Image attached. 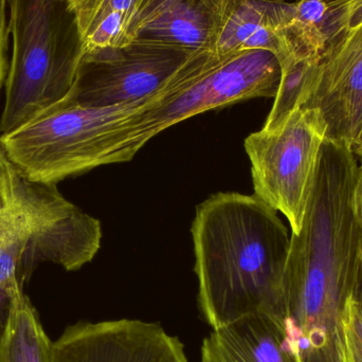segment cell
Instances as JSON below:
<instances>
[{
  "label": "cell",
  "mask_w": 362,
  "mask_h": 362,
  "mask_svg": "<svg viewBox=\"0 0 362 362\" xmlns=\"http://www.w3.org/2000/svg\"><path fill=\"white\" fill-rule=\"evenodd\" d=\"M181 69L154 97L112 107L52 106L12 133L0 136L10 160L31 180L57 185L101 165L127 163L141 150L133 117L140 110L177 97L191 84Z\"/></svg>",
  "instance_id": "3957f363"
},
{
  "label": "cell",
  "mask_w": 362,
  "mask_h": 362,
  "mask_svg": "<svg viewBox=\"0 0 362 362\" xmlns=\"http://www.w3.org/2000/svg\"><path fill=\"white\" fill-rule=\"evenodd\" d=\"M321 59H287L281 63V82L274 105L263 129L280 124L291 112L312 99L318 80Z\"/></svg>",
  "instance_id": "9a60e30c"
},
{
  "label": "cell",
  "mask_w": 362,
  "mask_h": 362,
  "mask_svg": "<svg viewBox=\"0 0 362 362\" xmlns=\"http://www.w3.org/2000/svg\"><path fill=\"white\" fill-rule=\"evenodd\" d=\"M198 304L213 329L243 317L284 319L291 236L257 195L217 193L196 208L192 225Z\"/></svg>",
  "instance_id": "6da1fadb"
},
{
  "label": "cell",
  "mask_w": 362,
  "mask_h": 362,
  "mask_svg": "<svg viewBox=\"0 0 362 362\" xmlns=\"http://www.w3.org/2000/svg\"><path fill=\"white\" fill-rule=\"evenodd\" d=\"M355 155H356L357 159L359 163L362 161V124L361 127V132H359L358 137H357L356 144H355L354 148H353Z\"/></svg>",
  "instance_id": "7402d4cb"
},
{
  "label": "cell",
  "mask_w": 362,
  "mask_h": 362,
  "mask_svg": "<svg viewBox=\"0 0 362 362\" xmlns=\"http://www.w3.org/2000/svg\"><path fill=\"white\" fill-rule=\"evenodd\" d=\"M195 51L150 38L86 51L62 102L103 108L144 101L163 91Z\"/></svg>",
  "instance_id": "8992f818"
},
{
  "label": "cell",
  "mask_w": 362,
  "mask_h": 362,
  "mask_svg": "<svg viewBox=\"0 0 362 362\" xmlns=\"http://www.w3.org/2000/svg\"><path fill=\"white\" fill-rule=\"evenodd\" d=\"M322 1H325V2H334V1H337V0H322Z\"/></svg>",
  "instance_id": "603a6c76"
},
{
  "label": "cell",
  "mask_w": 362,
  "mask_h": 362,
  "mask_svg": "<svg viewBox=\"0 0 362 362\" xmlns=\"http://www.w3.org/2000/svg\"><path fill=\"white\" fill-rule=\"evenodd\" d=\"M53 362H189L177 337L141 320L81 321L53 342Z\"/></svg>",
  "instance_id": "ba28073f"
},
{
  "label": "cell",
  "mask_w": 362,
  "mask_h": 362,
  "mask_svg": "<svg viewBox=\"0 0 362 362\" xmlns=\"http://www.w3.org/2000/svg\"><path fill=\"white\" fill-rule=\"evenodd\" d=\"M218 19V23L231 13L236 6L249 0H202ZM262 1L283 2L286 0H262Z\"/></svg>",
  "instance_id": "ffe728a7"
},
{
  "label": "cell",
  "mask_w": 362,
  "mask_h": 362,
  "mask_svg": "<svg viewBox=\"0 0 362 362\" xmlns=\"http://www.w3.org/2000/svg\"><path fill=\"white\" fill-rule=\"evenodd\" d=\"M0 362H53V342L23 287L11 296L0 334Z\"/></svg>",
  "instance_id": "5bb4252c"
},
{
  "label": "cell",
  "mask_w": 362,
  "mask_h": 362,
  "mask_svg": "<svg viewBox=\"0 0 362 362\" xmlns=\"http://www.w3.org/2000/svg\"><path fill=\"white\" fill-rule=\"evenodd\" d=\"M344 362H362V308L353 293L346 299L342 314Z\"/></svg>",
  "instance_id": "2e32d148"
},
{
  "label": "cell",
  "mask_w": 362,
  "mask_h": 362,
  "mask_svg": "<svg viewBox=\"0 0 362 362\" xmlns=\"http://www.w3.org/2000/svg\"><path fill=\"white\" fill-rule=\"evenodd\" d=\"M278 57L253 50L227 55L171 101L140 110L133 118L136 139L144 148L169 127L208 110L255 98H276L281 82Z\"/></svg>",
  "instance_id": "52a82bcc"
},
{
  "label": "cell",
  "mask_w": 362,
  "mask_h": 362,
  "mask_svg": "<svg viewBox=\"0 0 362 362\" xmlns=\"http://www.w3.org/2000/svg\"><path fill=\"white\" fill-rule=\"evenodd\" d=\"M217 25L218 19L202 0H148L138 21V38L210 50Z\"/></svg>",
  "instance_id": "8fae6325"
},
{
  "label": "cell",
  "mask_w": 362,
  "mask_h": 362,
  "mask_svg": "<svg viewBox=\"0 0 362 362\" xmlns=\"http://www.w3.org/2000/svg\"><path fill=\"white\" fill-rule=\"evenodd\" d=\"M327 25L332 37L362 25V0L327 2Z\"/></svg>",
  "instance_id": "e0dca14e"
},
{
  "label": "cell",
  "mask_w": 362,
  "mask_h": 362,
  "mask_svg": "<svg viewBox=\"0 0 362 362\" xmlns=\"http://www.w3.org/2000/svg\"><path fill=\"white\" fill-rule=\"evenodd\" d=\"M8 4L12 53L1 135L65 100L85 53L69 0H8Z\"/></svg>",
  "instance_id": "277c9868"
},
{
  "label": "cell",
  "mask_w": 362,
  "mask_h": 362,
  "mask_svg": "<svg viewBox=\"0 0 362 362\" xmlns=\"http://www.w3.org/2000/svg\"><path fill=\"white\" fill-rule=\"evenodd\" d=\"M8 0H0V91L6 84L8 76Z\"/></svg>",
  "instance_id": "ac0fdd59"
},
{
  "label": "cell",
  "mask_w": 362,
  "mask_h": 362,
  "mask_svg": "<svg viewBox=\"0 0 362 362\" xmlns=\"http://www.w3.org/2000/svg\"><path fill=\"white\" fill-rule=\"evenodd\" d=\"M202 362L304 361L284 319L255 314L213 329L202 342Z\"/></svg>",
  "instance_id": "30bf717a"
},
{
  "label": "cell",
  "mask_w": 362,
  "mask_h": 362,
  "mask_svg": "<svg viewBox=\"0 0 362 362\" xmlns=\"http://www.w3.org/2000/svg\"><path fill=\"white\" fill-rule=\"evenodd\" d=\"M276 4L249 0L236 6L217 25L210 51L217 57L245 51H269L280 62L283 46L276 31Z\"/></svg>",
  "instance_id": "4fadbf2b"
},
{
  "label": "cell",
  "mask_w": 362,
  "mask_h": 362,
  "mask_svg": "<svg viewBox=\"0 0 362 362\" xmlns=\"http://www.w3.org/2000/svg\"><path fill=\"white\" fill-rule=\"evenodd\" d=\"M148 0H69L83 48H116L138 38V21Z\"/></svg>",
  "instance_id": "7c38bea8"
},
{
  "label": "cell",
  "mask_w": 362,
  "mask_h": 362,
  "mask_svg": "<svg viewBox=\"0 0 362 362\" xmlns=\"http://www.w3.org/2000/svg\"><path fill=\"white\" fill-rule=\"evenodd\" d=\"M352 204L355 216L359 226L362 227V161L359 163L358 170H357L356 180L353 189Z\"/></svg>",
  "instance_id": "44dd1931"
},
{
  "label": "cell",
  "mask_w": 362,
  "mask_h": 362,
  "mask_svg": "<svg viewBox=\"0 0 362 362\" xmlns=\"http://www.w3.org/2000/svg\"><path fill=\"white\" fill-rule=\"evenodd\" d=\"M353 296L362 308V227L359 229L353 272Z\"/></svg>",
  "instance_id": "d6986e66"
},
{
  "label": "cell",
  "mask_w": 362,
  "mask_h": 362,
  "mask_svg": "<svg viewBox=\"0 0 362 362\" xmlns=\"http://www.w3.org/2000/svg\"><path fill=\"white\" fill-rule=\"evenodd\" d=\"M327 132L317 108L300 107L245 140L255 195L286 217L293 234L308 212Z\"/></svg>",
  "instance_id": "5b68a950"
},
{
  "label": "cell",
  "mask_w": 362,
  "mask_h": 362,
  "mask_svg": "<svg viewBox=\"0 0 362 362\" xmlns=\"http://www.w3.org/2000/svg\"><path fill=\"white\" fill-rule=\"evenodd\" d=\"M102 240L99 219L70 202L57 185L28 178L0 144V334L11 296L44 262L74 272L93 261Z\"/></svg>",
  "instance_id": "7a4b0ae2"
},
{
  "label": "cell",
  "mask_w": 362,
  "mask_h": 362,
  "mask_svg": "<svg viewBox=\"0 0 362 362\" xmlns=\"http://www.w3.org/2000/svg\"><path fill=\"white\" fill-rule=\"evenodd\" d=\"M304 107L322 115L327 140L354 148L362 124V25L329 42L314 95Z\"/></svg>",
  "instance_id": "9c48e42d"
}]
</instances>
